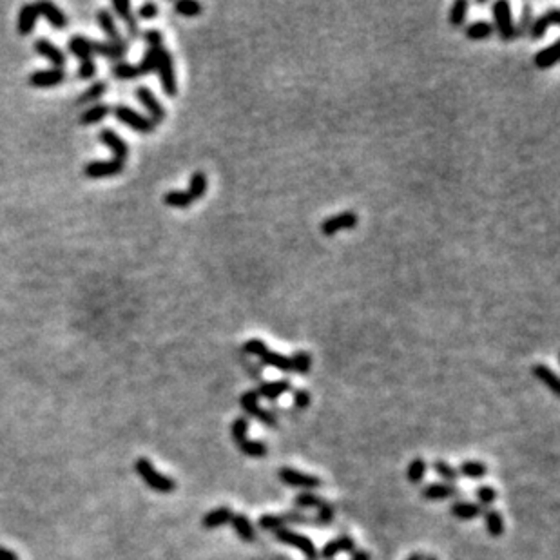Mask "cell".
Returning a JSON list of instances; mask_svg holds the SVG:
<instances>
[{
    "label": "cell",
    "instance_id": "32",
    "mask_svg": "<svg viewBox=\"0 0 560 560\" xmlns=\"http://www.w3.org/2000/svg\"><path fill=\"white\" fill-rule=\"evenodd\" d=\"M484 524H486V530L491 537H500L504 533V519L495 509H488L484 513Z\"/></svg>",
    "mask_w": 560,
    "mask_h": 560
},
{
    "label": "cell",
    "instance_id": "5",
    "mask_svg": "<svg viewBox=\"0 0 560 560\" xmlns=\"http://www.w3.org/2000/svg\"><path fill=\"white\" fill-rule=\"evenodd\" d=\"M70 49L71 53L78 56L80 60V67H78V78L82 80H89V78L95 77L96 73V65L91 58V40L84 39V37H73L70 42Z\"/></svg>",
    "mask_w": 560,
    "mask_h": 560
},
{
    "label": "cell",
    "instance_id": "35",
    "mask_svg": "<svg viewBox=\"0 0 560 560\" xmlns=\"http://www.w3.org/2000/svg\"><path fill=\"white\" fill-rule=\"evenodd\" d=\"M457 474L464 475L468 478H481L488 474V466L481 461H464L459 466Z\"/></svg>",
    "mask_w": 560,
    "mask_h": 560
},
{
    "label": "cell",
    "instance_id": "18",
    "mask_svg": "<svg viewBox=\"0 0 560 560\" xmlns=\"http://www.w3.org/2000/svg\"><path fill=\"white\" fill-rule=\"evenodd\" d=\"M91 53L102 55L109 60H122L127 53V44H111V42H93L91 40Z\"/></svg>",
    "mask_w": 560,
    "mask_h": 560
},
{
    "label": "cell",
    "instance_id": "22",
    "mask_svg": "<svg viewBox=\"0 0 560 560\" xmlns=\"http://www.w3.org/2000/svg\"><path fill=\"white\" fill-rule=\"evenodd\" d=\"M35 51L40 53V55L48 56V60L55 65V70H62V65L65 64L64 53L60 49L53 46L48 39H40L35 42Z\"/></svg>",
    "mask_w": 560,
    "mask_h": 560
},
{
    "label": "cell",
    "instance_id": "54",
    "mask_svg": "<svg viewBox=\"0 0 560 560\" xmlns=\"http://www.w3.org/2000/svg\"><path fill=\"white\" fill-rule=\"evenodd\" d=\"M350 556H352V560H370V555L365 549H353Z\"/></svg>",
    "mask_w": 560,
    "mask_h": 560
},
{
    "label": "cell",
    "instance_id": "2",
    "mask_svg": "<svg viewBox=\"0 0 560 560\" xmlns=\"http://www.w3.org/2000/svg\"><path fill=\"white\" fill-rule=\"evenodd\" d=\"M164 44L159 46H149L147 49L143 60L140 62L138 65H131V64H117L112 67V74L118 78V80H133V78L138 77H145V74L152 73L156 70V49L162 48Z\"/></svg>",
    "mask_w": 560,
    "mask_h": 560
},
{
    "label": "cell",
    "instance_id": "21",
    "mask_svg": "<svg viewBox=\"0 0 560 560\" xmlns=\"http://www.w3.org/2000/svg\"><path fill=\"white\" fill-rule=\"evenodd\" d=\"M96 18H98L102 30L105 31V35L109 37V42L111 44H127V40L120 35V31H118L117 24H115V18H112V15L109 13L108 9H100L98 13H96Z\"/></svg>",
    "mask_w": 560,
    "mask_h": 560
},
{
    "label": "cell",
    "instance_id": "31",
    "mask_svg": "<svg viewBox=\"0 0 560 560\" xmlns=\"http://www.w3.org/2000/svg\"><path fill=\"white\" fill-rule=\"evenodd\" d=\"M112 6H115V9L118 11V15L124 18V22L127 24V27H129L131 37H138L140 35L138 22H136V17H134L133 11H131L129 2H127V0H115V4Z\"/></svg>",
    "mask_w": 560,
    "mask_h": 560
},
{
    "label": "cell",
    "instance_id": "13",
    "mask_svg": "<svg viewBox=\"0 0 560 560\" xmlns=\"http://www.w3.org/2000/svg\"><path fill=\"white\" fill-rule=\"evenodd\" d=\"M358 225V216L353 212H339L336 216H330L321 225V233L325 236H334L336 233L343 230V228H353Z\"/></svg>",
    "mask_w": 560,
    "mask_h": 560
},
{
    "label": "cell",
    "instance_id": "23",
    "mask_svg": "<svg viewBox=\"0 0 560 560\" xmlns=\"http://www.w3.org/2000/svg\"><path fill=\"white\" fill-rule=\"evenodd\" d=\"M37 18H39V11H37L35 4L22 6L20 13H18V35H30L33 27H35Z\"/></svg>",
    "mask_w": 560,
    "mask_h": 560
},
{
    "label": "cell",
    "instance_id": "49",
    "mask_svg": "<svg viewBox=\"0 0 560 560\" xmlns=\"http://www.w3.org/2000/svg\"><path fill=\"white\" fill-rule=\"evenodd\" d=\"M294 406L298 410H306L311 406V393L306 392L305 388H298L294 390Z\"/></svg>",
    "mask_w": 560,
    "mask_h": 560
},
{
    "label": "cell",
    "instance_id": "56",
    "mask_svg": "<svg viewBox=\"0 0 560 560\" xmlns=\"http://www.w3.org/2000/svg\"><path fill=\"white\" fill-rule=\"evenodd\" d=\"M424 560H437L436 556H424Z\"/></svg>",
    "mask_w": 560,
    "mask_h": 560
},
{
    "label": "cell",
    "instance_id": "45",
    "mask_svg": "<svg viewBox=\"0 0 560 560\" xmlns=\"http://www.w3.org/2000/svg\"><path fill=\"white\" fill-rule=\"evenodd\" d=\"M174 8L183 17H196V15L202 13V6L198 2H194V0H180V2H176Z\"/></svg>",
    "mask_w": 560,
    "mask_h": 560
},
{
    "label": "cell",
    "instance_id": "42",
    "mask_svg": "<svg viewBox=\"0 0 560 560\" xmlns=\"http://www.w3.org/2000/svg\"><path fill=\"white\" fill-rule=\"evenodd\" d=\"M290 363H292L294 372H298V374H306V372L311 370V367H312V358L308 352H303V350H299V352H296L292 358H290Z\"/></svg>",
    "mask_w": 560,
    "mask_h": 560
},
{
    "label": "cell",
    "instance_id": "46",
    "mask_svg": "<svg viewBox=\"0 0 560 560\" xmlns=\"http://www.w3.org/2000/svg\"><path fill=\"white\" fill-rule=\"evenodd\" d=\"M259 526H261L263 530H281L285 526V521L281 515H263L261 519H259Z\"/></svg>",
    "mask_w": 560,
    "mask_h": 560
},
{
    "label": "cell",
    "instance_id": "47",
    "mask_svg": "<svg viewBox=\"0 0 560 560\" xmlns=\"http://www.w3.org/2000/svg\"><path fill=\"white\" fill-rule=\"evenodd\" d=\"M281 517H283L285 524H311V526L315 524V519L306 517V515H303V513L299 512H287L283 513Z\"/></svg>",
    "mask_w": 560,
    "mask_h": 560
},
{
    "label": "cell",
    "instance_id": "19",
    "mask_svg": "<svg viewBox=\"0 0 560 560\" xmlns=\"http://www.w3.org/2000/svg\"><path fill=\"white\" fill-rule=\"evenodd\" d=\"M559 24H560V11L559 9H552V11H547V13L540 15V17L533 22L530 35L533 37L535 40H539L546 35L547 27L559 26Z\"/></svg>",
    "mask_w": 560,
    "mask_h": 560
},
{
    "label": "cell",
    "instance_id": "8",
    "mask_svg": "<svg viewBox=\"0 0 560 560\" xmlns=\"http://www.w3.org/2000/svg\"><path fill=\"white\" fill-rule=\"evenodd\" d=\"M112 112H115V117H117L118 122H122V124L133 127L136 133L151 134L152 131H155V124H152L149 118L142 117L140 112H136L134 109L127 108V105H117V108L112 109Z\"/></svg>",
    "mask_w": 560,
    "mask_h": 560
},
{
    "label": "cell",
    "instance_id": "3",
    "mask_svg": "<svg viewBox=\"0 0 560 560\" xmlns=\"http://www.w3.org/2000/svg\"><path fill=\"white\" fill-rule=\"evenodd\" d=\"M233 439L240 452L249 457H265L267 455V444L261 441L247 439V430H249V421L247 417H237L233 422Z\"/></svg>",
    "mask_w": 560,
    "mask_h": 560
},
{
    "label": "cell",
    "instance_id": "6",
    "mask_svg": "<svg viewBox=\"0 0 560 560\" xmlns=\"http://www.w3.org/2000/svg\"><path fill=\"white\" fill-rule=\"evenodd\" d=\"M276 539L283 544H289L292 547H298L299 552L306 556V560H318L319 553L315 544L312 542L306 535L298 533V531H290L287 528H281L276 531Z\"/></svg>",
    "mask_w": 560,
    "mask_h": 560
},
{
    "label": "cell",
    "instance_id": "36",
    "mask_svg": "<svg viewBox=\"0 0 560 560\" xmlns=\"http://www.w3.org/2000/svg\"><path fill=\"white\" fill-rule=\"evenodd\" d=\"M187 193L190 194V198L193 200H200L205 196V193H207V176H205L202 171H196V173L193 174L189 190H187Z\"/></svg>",
    "mask_w": 560,
    "mask_h": 560
},
{
    "label": "cell",
    "instance_id": "29",
    "mask_svg": "<svg viewBox=\"0 0 560 560\" xmlns=\"http://www.w3.org/2000/svg\"><path fill=\"white\" fill-rule=\"evenodd\" d=\"M559 49H560V42L559 40H555L549 48H544L542 51L537 53V56H535V65H537L539 70L553 67V65L559 62Z\"/></svg>",
    "mask_w": 560,
    "mask_h": 560
},
{
    "label": "cell",
    "instance_id": "4",
    "mask_svg": "<svg viewBox=\"0 0 560 560\" xmlns=\"http://www.w3.org/2000/svg\"><path fill=\"white\" fill-rule=\"evenodd\" d=\"M156 71L159 73V80H162V87L164 93L167 96H174L178 91L176 86V74H174V65H173V55L162 46L156 49Z\"/></svg>",
    "mask_w": 560,
    "mask_h": 560
},
{
    "label": "cell",
    "instance_id": "34",
    "mask_svg": "<svg viewBox=\"0 0 560 560\" xmlns=\"http://www.w3.org/2000/svg\"><path fill=\"white\" fill-rule=\"evenodd\" d=\"M109 112H111V108H109V105L96 104L95 108H91L89 111H86L82 117H80V124L82 125L98 124V122H102L105 117H108Z\"/></svg>",
    "mask_w": 560,
    "mask_h": 560
},
{
    "label": "cell",
    "instance_id": "38",
    "mask_svg": "<svg viewBox=\"0 0 560 560\" xmlns=\"http://www.w3.org/2000/svg\"><path fill=\"white\" fill-rule=\"evenodd\" d=\"M294 504L298 506V509H306V508H321L325 504V500L321 497H318L315 493H311V491H305V493H299L296 499H294Z\"/></svg>",
    "mask_w": 560,
    "mask_h": 560
},
{
    "label": "cell",
    "instance_id": "25",
    "mask_svg": "<svg viewBox=\"0 0 560 560\" xmlns=\"http://www.w3.org/2000/svg\"><path fill=\"white\" fill-rule=\"evenodd\" d=\"M290 388H292L290 381L281 379V381H272V383H263L261 386H259V390H256V392H258L259 397H265L268 401H276V399H280L285 392H289Z\"/></svg>",
    "mask_w": 560,
    "mask_h": 560
},
{
    "label": "cell",
    "instance_id": "43",
    "mask_svg": "<svg viewBox=\"0 0 560 560\" xmlns=\"http://www.w3.org/2000/svg\"><path fill=\"white\" fill-rule=\"evenodd\" d=\"M105 89H108V86H105V82H96L93 84V86L89 87V89L84 93V95L78 96L77 104L82 105V104H87V102H96V100L100 98V96L104 95Z\"/></svg>",
    "mask_w": 560,
    "mask_h": 560
},
{
    "label": "cell",
    "instance_id": "26",
    "mask_svg": "<svg viewBox=\"0 0 560 560\" xmlns=\"http://www.w3.org/2000/svg\"><path fill=\"white\" fill-rule=\"evenodd\" d=\"M230 524H233L234 531H236V535L243 540V542H252V540L256 539L254 526H252L250 519L247 517V515H243V513L233 515V519H230Z\"/></svg>",
    "mask_w": 560,
    "mask_h": 560
},
{
    "label": "cell",
    "instance_id": "12",
    "mask_svg": "<svg viewBox=\"0 0 560 560\" xmlns=\"http://www.w3.org/2000/svg\"><path fill=\"white\" fill-rule=\"evenodd\" d=\"M125 164H120L118 159H108V162H91L86 165V176L91 180H100V178H111L117 176L124 171Z\"/></svg>",
    "mask_w": 560,
    "mask_h": 560
},
{
    "label": "cell",
    "instance_id": "39",
    "mask_svg": "<svg viewBox=\"0 0 560 560\" xmlns=\"http://www.w3.org/2000/svg\"><path fill=\"white\" fill-rule=\"evenodd\" d=\"M533 8H531L530 4H526L524 9H522V17H521V22H519V26L515 27V33H517V37H526L530 35L531 31V26H533Z\"/></svg>",
    "mask_w": 560,
    "mask_h": 560
},
{
    "label": "cell",
    "instance_id": "27",
    "mask_svg": "<svg viewBox=\"0 0 560 560\" xmlns=\"http://www.w3.org/2000/svg\"><path fill=\"white\" fill-rule=\"evenodd\" d=\"M450 512H452L453 517L461 519V521H471V519H477L483 515V508L478 504H474V502H468V500L453 502Z\"/></svg>",
    "mask_w": 560,
    "mask_h": 560
},
{
    "label": "cell",
    "instance_id": "48",
    "mask_svg": "<svg viewBox=\"0 0 560 560\" xmlns=\"http://www.w3.org/2000/svg\"><path fill=\"white\" fill-rule=\"evenodd\" d=\"M477 499H478V502H481L483 506H490V504H493V502H495L497 493H495V490H493L491 486H478L477 488ZM481 504H478V506H481Z\"/></svg>",
    "mask_w": 560,
    "mask_h": 560
},
{
    "label": "cell",
    "instance_id": "28",
    "mask_svg": "<svg viewBox=\"0 0 560 560\" xmlns=\"http://www.w3.org/2000/svg\"><path fill=\"white\" fill-rule=\"evenodd\" d=\"M259 359H261L263 367L278 368V370H281V372L292 370V363H290V358H285V356H281V353L272 352L271 349L265 350V352L259 356Z\"/></svg>",
    "mask_w": 560,
    "mask_h": 560
},
{
    "label": "cell",
    "instance_id": "11",
    "mask_svg": "<svg viewBox=\"0 0 560 560\" xmlns=\"http://www.w3.org/2000/svg\"><path fill=\"white\" fill-rule=\"evenodd\" d=\"M136 98H138L140 104H142L143 108L149 111V115H151V118H149V120L155 124V127L165 120V109L162 108V104H159L158 100H156L155 93H152L149 87H145V86L138 87V89H136Z\"/></svg>",
    "mask_w": 560,
    "mask_h": 560
},
{
    "label": "cell",
    "instance_id": "52",
    "mask_svg": "<svg viewBox=\"0 0 560 560\" xmlns=\"http://www.w3.org/2000/svg\"><path fill=\"white\" fill-rule=\"evenodd\" d=\"M138 17L143 18V20H152V18L158 17V6L152 4V2H147L138 9Z\"/></svg>",
    "mask_w": 560,
    "mask_h": 560
},
{
    "label": "cell",
    "instance_id": "33",
    "mask_svg": "<svg viewBox=\"0 0 560 560\" xmlns=\"http://www.w3.org/2000/svg\"><path fill=\"white\" fill-rule=\"evenodd\" d=\"M194 200L190 198V194L187 190H171L164 196V203L169 207L174 209H189L193 205Z\"/></svg>",
    "mask_w": 560,
    "mask_h": 560
},
{
    "label": "cell",
    "instance_id": "44",
    "mask_svg": "<svg viewBox=\"0 0 560 560\" xmlns=\"http://www.w3.org/2000/svg\"><path fill=\"white\" fill-rule=\"evenodd\" d=\"M466 11H468V2L466 0H457L450 13V24L452 26H461L466 18Z\"/></svg>",
    "mask_w": 560,
    "mask_h": 560
},
{
    "label": "cell",
    "instance_id": "9",
    "mask_svg": "<svg viewBox=\"0 0 560 560\" xmlns=\"http://www.w3.org/2000/svg\"><path fill=\"white\" fill-rule=\"evenodd\" d=\"M493 15H495V27L499 31V37L506 42L513 40L517 37L515 33V26H513L512 20V8H509L508 2L504 0H499L493 4Z\"/></svg>",
    "mask_w": 560,
    "mask_h": 560
},
{
    "label": "cell",
    "instance_id": "53",
    "mask_svg": "<svg viewBox=\"0 0 560 560\" xmlns=\"http://www.w3.org/2000/svg\"><path fill=\"white\" fill-rule=\"evenodd\" d=\"M0 560H20L18 559V555L15 552H11V549H8V547L0 546Z\"/></svg>",
    "mask_w": 560,
    "mask_h": 560
},
{
    "label": "cell",
    "instance_id": "1",
    "mask_svg": "<svg viewBox=\"0 0 560 560\" xmlns=\"http://www.w3.org/2000/svg\"><path fill=\"white\" fill-rule=\"evenodd\" d=\"M134 470H136V474L140 475V478H142L147 486L151 488V490L158 491V493H173V491L176 490L174 478L159 474V471L155 468V464H152L149 459H145V457L136 459V462H134Z\"/></svg>",
    "mask_w": 560,
    "mask_h": 560
},
{
    "label": "cell",
    "instance_id": "20",
    "mask_svg": "<svg viewBox=\"0 0 560 560\" xmlns=\"http://www.w3.org/2000/svg\"><path fill=\"white\" fill-rule=\"evenodd\" d=\"M64 71L62 70H46V71H35L31 73L30 84L35 87H51L56 84L64 82Z\"/></svg>",
    "mask_w": 560,
    "mask_h": 560
},
{
    "label": "cell",
    "instance_id": "55",
    "mask_svg": "<svg viewBox=\"0 0 560 560\" xmlns=\"http://www.w3.org/2000/svg\"><path fill=\"white\" fill-rule=\"evenodd\" d=\"M406 560H424V555L422 553H412Z\"/></svg>",
    "mask_w": 560,
    "mask_h": 560
},
{
    "label": "cell",
    "instance_id": "16",
    "mask_svg": "<svg viewBox=\"0 0 560 560\" xmlns=\"http://www.w3.org/2000/svg\"><path fill=\"white\" fill-rule=\"evenodd\" d=\"M35 8L37 11H39V17L42 15V17L46 18L53 27H56V30H64V27L67 26V18H65V15L62 13V9L56 8V6L51 4V2L42 0V2H37Z\"/></svg>",
    "mask_w": 560,
    "mask_h": 560
},
{
    "label": "cell",
    "instance_id": "7",
    "mask_svg": "<svg viewBox=\"0 0 560 560\" xmlns=\"http://www.w3.org/2000/svg\"><path fill=\"white\" fill-rule=\"evenodd\" d=\"M240 405H242V408L245 410L250 417H256L258 421H261L265 426L276 428V424H278L276 417H274V414H272V412H268V410H263L261 406H259V396L256 390H249V392L243 393V396L240 397Z\"/></svg>",
    "mask_w": 560,
    "mask_h": 560
},
{
    "label": "cell",
    "instance_id": "10",
    "mask_svg": "<svg viewBox=\"0 0 560 560\" xmlns=\"http://www.w3.org/2000/svg\"><path fill=\"white\" fill-rule=\"evenodd\" d=\"M280 478L283 481L285 484L294 488H303V490H315V488L321 486V478L315 477V475H306L301 474V471L294 470V468H281L280 470Z\"/></svg>",
    "mask_w": 560,
    "mask_h": 560
},
{
    "label": "cell",
    "instance_id": "51",
    "mask_svg": "<svg viewBox=\"0 0 560 560\" xmlns=\"http://www.w3.org/2000/svg\"><path fill=\"white\" fill-rule=\"evenodd\" d=\"M265 350H267V345H265L261 339H250L247 341L245 346H243V352L249 353V356H258V358L265 352Z\"/></svg>",
    "mask_w": 560,
    "mask_h": 560
},
{
    "label": "cell",
    "instance_id": "50",
    "mask_svg": "<svg viewBox=\"0 0 560 560\" xmlns=\"http://www.w3.org/2000/svg\"><path fill=\"white\" fill-rule=\"evenodd\" d=\"M334 519V508L328 502H325L321 508L318 509V517H315V524H321V526H327L330 524Z\"/></svg>",
    "mask_w": 560,
    "mask_h": 560
},
{
    "label": "cell",
    "instance_id": "30",
    "mask_svg": "<svg viewBox=\"0 0 560 560\" xmlns=\"http://www.w3.org/2000/svg\"><path fill=\"white\" fill-rule=\"evenodd\" d=\"M533 375L537 379L540 381L542 384H546L549 390H552L555 396H560V384H559V377H556L555 372L552 368H547L546 365H535L533 367Z\"/></svg>",
    "mask_w": 560,
    "mask_h": 560
},
{
    "label": "cell",
    "instance_id": "41",
    "mask_svg": "<svg viewBox=\"0 0 560 560\" xmlns=\"http://www.w3.org/2000/svg\"><path fill=\"white\" fill-rule=\"evenodd\" d=\"M434 470L437 471V475H439L441 478H444V483L446 484H453L457 481V477H459L455 468H453L452 464H448L446 461H441V459H437V461L434 462Z\"/></svg>",
    "mask_w": 560,
    "mask_h": 560
},
{
    "label": "cell",
    "instance_id": "14",
    "mask_svg": "<svg viewBox=\"0 0 560 560\" xmlns=\"http://www.w3.org/2000/svg\"><path fill=\"white\" fill-rule=\"evenodd\" d=\"M100 140H102L112 152H115V159H118L120 164H125V159L129 156V147H127V143H125L115 131L102 129L100 131Z\"/></svg>",
    "mask_w": 560,
    "mask_h": 560
},
{
    "label": "cell",
    "instance_id": "40",
    "mask_svg": "<svg viewBox=\"0 0 560 560\" xmlns=\"http://www.w3.org/2000/svg\"><path fill=\"white\" fill-rule=\"evenodd\" d=\"M424 474H426V462L422 461L421 457H417V459H414V461L410 462L408 471H406L410 483L419 484L422 478H424Z\"/></svg>",
    "mask_w": 560,
    "mask_h": 560
},
{
    "label": "cell",
    "instance_id": "37",
    "mask_svg": "<svg viewBox=\"0 0 560 560\" xmlns=\"http://www.w3.org/2000/svg\"><path fill=\"white\" fill-rule=\"evenodd\" d=\"M495 27L491 26L490 22H474L470 26L466 27V37L470 40H484L488 37H491Z\"/></svg>",
    "mask_w": 560,
    "mask_h": 560
},
{
    "label": "cell",
    "instance_id": "15",
    "mask_svg": "<svg viewBox=\"0 0 560 560\" xmlns=\"http://www.w3.org/2000/svg\"><path fill=\"white\" fill-rule=\"evenodd\" d=\"M353 549H356V542H353L352 537H350V535H341V537H337V539H334V540H330V542L325 544L323 549L319 552V556H323V559L330 560V559H334L336 555H339V553H343V552L352 553Z\"/></svg>",
    "mask_w": 560,
    "mask_h": 560
},
{
    "label": "cell",
    "instance_id": "17",
    "mask_svg": "<svg viewBox=\"0 0 560 560\" xmlns=\"http://www.w3.org/2000/svg\"><path fill=\"white\" fill-rule=\"evenodd\" d=\"M422 497L428 500H444V499H452V497H457L461 493V490L453 484H446V483H434L428 484V486L422 488Z\"/></svg>",
    "mask_w": 560,
    "mask_h": 560
},
{
    "label": "cell",
    "instance_id": "24",
    "mask_svg": "<svg viewBox=\"0 0 560 560\" xmlns=\"http://www.w3.org/2000/svg\"><path fill=\"white\" fill-rule=\"evenodd\" d=\"M233 509L228 508V506H221V508H216L212 509V512H209L205 517H203V528H207V530H216V528H220V526H225L230 522V519H233Z\"/></svg>",
    "mask_w": 560,
    "mask_h": 560
}]
</instances>
